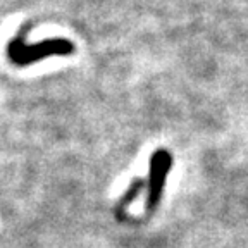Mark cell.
Here are the masks:
<instances>
[{
    "label": "cell",
    "instance_id": "cell-1",
    "mask_svg": "<svg viewBox=\"0 0 248 248\" xmlns=\"http://www.w3.org/2000/svg\"><path fill=\"white\" fill-rule=\"evenodd\" d=\"M74 52V45L66 38H48L36 45H26L21 36L9 42L7 54L16 66H30L33 62L50 57V55H69Z\"/></svg>",
    "mask_w": 248,
    "mask_h": 248
},
{
    "label": "cell",
    "instance_id": "cell-2",
    "mask_svg": "<svg viewBox=\"0 0 248 248\" xmlns=\"http://www.w3.org/2000/svg\"><path fill=\"white\" fill-rule=\"evenodd\" d=\"M172 166V157L167 150L159 148L150 157V170H148V193H147V212L157 209L162 197L166 178Z\"/></svg>",
    "mask_w": 248,
    "mask_h": 248
},
{
    "label": "cell",
    "instance_id": "cell-3",
    "mask_svg": "<svg viewBox=\"0 0 248 248\" xmlns=\"http://www.w3.org/2000/svg\"><path fill=\"white\" fill-rule=\"evenodd\" d=\"M143 186H145V183L141 181V179H135V181H133V185L129 186V190L126 191V193H124V197H123V200L119 202V209H124V207H128L129 203H131L133 200H135L136 197H138V193L141 190H143Z\"/></svg>",
    "mask_w": 248,
    "mask_h": 248
}]
</instances>
